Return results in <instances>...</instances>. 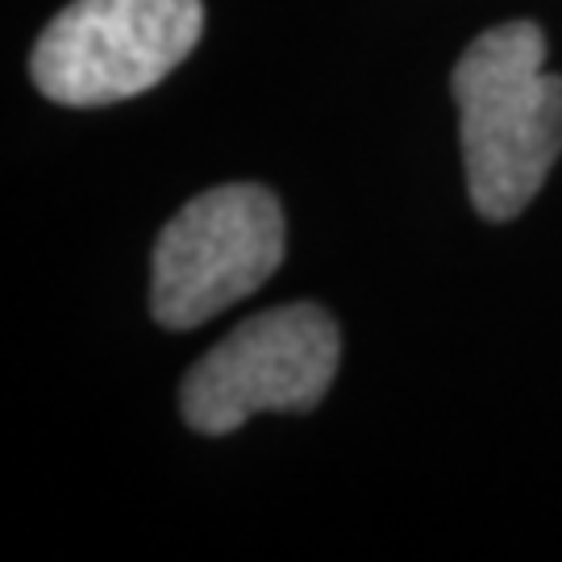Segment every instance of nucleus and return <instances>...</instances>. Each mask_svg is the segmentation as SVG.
Here are the masks:
<instances>
[{
	"mask_svg": "<svg viewBox=\"0 0 562 562\" xmlns=\"http://www.w3.org/2000/svg\"><path fill=\"white\" fill-rule=\"evenodd\" d=\"M459 101L467 192L487 222H513L562 155V76L546 71V34L504 21L462 50Z\"/></svg>",
	"mask_w": 562,
	"mask_h": 562,
	"instance_id": "obj_1",
	"label": "nucleus"
},
{
	"mask_svg": "<svg viewBox=\"0 0 562 562\" xmlns=\"http://www.w3.org/2000/svg\"><path fill=\"white\" fill-rule=\"evenodd\" d=\"M201 30V0H71L42 30L30 76L67 109L117 104L167 80Z\"/></svg>",
	"mask_w": 562,
	"mask_h": 562,
	"instance_id": "obj_2",
	"label": "nucleus"
},
{
	"mask_svg": "<svg viewBox=\"0 0 562 562\" xmlns=\"http://www.w3.org/2000/svg\"><path fill=\"white\" fill-rule=\"evenodd\" d=\"M288 225L271 188L222 183L162 225L150 271V313L167 329H196L246 301L280 271Z\"/></svg>",
	"mask_w": 562,
	"mask_h": 562,
	"instance_id": "obj_3",
	"label": "nucleus"
},
{
	"mask_svg": "<svg viewBox=\"0 0 562 562\" xmlns=\"http://www.w3.org/2000/svg\"><path fill=\"white\" fill-rule=\"evenodd\" d=\"M341 334L322 304H283L241 322L180 383L183 422L234 434L255 413L317 408L338 375Z\"/></svg>",
	"mask_w": 562,
	"mask_h": 562,
	"instance_id": "obj_4",
	"label": "nucleus"
}]
</instances>
